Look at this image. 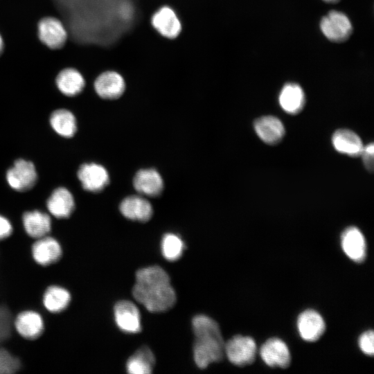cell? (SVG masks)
Returning <instances> with one entry per match:
<instances>
[{"label": "cell", "mask_w": 374, "mask_h": 374, "mask_svg": "<svg viewBox=\"0 0 374 374\" xmlns=\"http://www.w3.org/2000/svg\"><path fill=\"white\" fill-rule=\"evenodd\" d=\"M134 298L152 312L166 311L176 301L175 290L166 271L159 266H150L137 271L132 289Z\"/></svg>", "instance_id": "1"}, {"label": "cell", "mask_w": 374, "mask_h": 374, "mask_svg": "<svg viewBox=\"0 0 374 374\" xmlns=\"http://www.w3.org/2000/svg\"><path fill=\"white\" fill-rule=\"evenodd\" d=\"M195 335L193 357L196 365L205 368L220 361L224 353V343L218 324L211 318L199 314L192 321Z\"/></svg>", "instance_id": "2"}, {"label": "cell", "mask_w": 374, "mask_h": 374, "mask_svg": "<svg viewBox=\"0 0 374 374\" xmlns=\"http://www.w3.org/2000/svg\"><path fill=\"white\" fill-rule=\"evenodd\" d=\"M37 36L44 46L53 51L62 48L69 40V33L64 22L52 15L42 17L38 20Z\"/></svg>", "instance_id": "3"}, {"label": "cell", "mask_w": 374, "mask_h": 374, "mask_svg": "<svg viewBox=\"0 0 374 374\" xmlns=\"http://www.w3.org/2000/svg\"><path fill=\"white\" fill-rule=\"evenodd\" d=\"M92 87L96 96L105 100L121 98L126 89L123 77L114 70H105L100 73L93 81Z\"/></svg>", "instance_id": "4"}, {"label": "cell", "mask_w": 374, "mask_h": 374, "mask_svg": "<svg viewBox=\"0 0 374 374\" xmlns=\"http://www.w3.org/2000/svg\"><path fill=\"white\" fill-rule=\"evenodd\" d=\"M6 179L12 189L17 191H26L35 186L37 173L33 162L19 159L8 169Z\"/></svg>", "instance_id": "5"}, {"label": "cell", "mask_w": 374, "mask_h": 374, "mask_svg": "<svg viewBox=\"0 0 374 374\" xmlns=\"http://www.w3.org/2000/svg\"><path fill=\"white\" fill-rule=\"evenodd\" d=\"M320 28L329 40L343 42L348 39L353 32L352 24L343 12L332 10L320 21Z\"/></svg>", "instance_id": "6"}, {"label": "cell", "mask_w": 374, "mask_h": 374, "mask_svg": "<svg viewBox=\"0 0 374 374\" xmlns=\"http://www.w3.org/2000/svg\"><path fill=\"white\" fill-rule=\"evenodd\" d=\"M256 350V344L249 337L235 336L224 344V353L227 358L237 366L252 363L255 359Z\"/></svg>", "instance_id": "7"}, {"label": "cell", "mask_w": 374, "mask_h": 374, "mask_svg": "<svg viewBox=\"0 0 374 374\" xmlns=\"http://www.w3.org/2000/svg\"><path fill=\"white\" fill-rule=\"evenodd\" d=\"M152 28L163 37L176 38L181 30V21L175 11L168 6L159 7L151 16Z\"/></svg>", "instance_id": "8"}, {"label": "cell", "mask_w": 374, "mask_h": 374, "mask_svg": "<svg viewBox=\"0 0 374 374\" xmlns=\"http://www.w3.org/2000/svg\"><path fill=\"white\" fill-rule=\"evenodd\" d=\"M57 90L63 96L74 98L80 95L86 87V80L76 68L66 66L60 69L54 80Z\"/></svg>", "instance_id": "9"}, {"label": "cell", "mask_w": 374, "mask_h": 374, "mask_svg": "<svg viewBox=\"0 0 374 374\" xmlns=\"http://www.w3.org/2000/svg\"><path fill=\"white\" fill-rule=\"evenodd\" d=\"M77 176L82 188L89 192H100L109 182L107 170L102 165L96 163L82 164L78 170Z\"/></svg>", "instance_id": "10"}, {"label": "cell", "mask_w": 374, "mask_h": 374, "mask_svg": "<svg viewBox=\"0 0 374 374\" xmlns=\"http://www.w3.org/2000/svg\"><path fill=\"white\" fill-rule=\"evenodd\" d=\"M31 255L36 263L48 266L60 259L62 249L57 240L47 235L36 239L31 246Z\"/></svg>", "instance_id": "11"}, {"label": "cell", "mask_w": 374, "mask_h": 374, "mask_svg": "<svg viewBox=\"0 0 374 374\" xmlns=\"http://www.w3.org/2000/svg\"><path fill=\"white\" fill-rule=\"evenodd\" d=\"M13 326L17 333L26 339H35L44 329L42 315L36 311L28 310L19 312L13 321Z\"/></svg>", "instance_id": "12"}, {"label": "cell", "mask_w": 374, "mask_h": 374, "mask_svg": "<svg viewBox=\"0 0 374 374\" xmlns=\"http://www.w3.org/2000/svg\"><path fill=\"white\" fill-rule=\"evenodd\" d=\"M260 355L264 362L271 367L286 368L291 356L286 344L277 338L268 339L260 348Z\"/></svg>", "instance_id": "13"}, {"label": "cell", "mask_w": 374, "mask_h": 374, "mask_svg": "<svg viewBox=\"0 0 374 374\" xmlns=\"http://www.w3.org/2000/svg\"><path fill=\"white\" fill-rule=\"evenodd\" d=\"M115 321L118 327L128 333L141 331V317L136 306L128 301L118 302L114 306Z\"/></svg>", "instance_id": "14"}, {"label": "cell", "mask_w": 374, "mask_h": 374, "mask_svg": "<svg viewBox=\"0 0 374 374\" xmlns=\"http://www.w3.org/2000/svg\"><path fill=\"white\" fill-rule=\"evenodd\" d=\"M48 212L57 219L69 217L74 211L75 200L69 190L64 187L55 188L46 201Z\"/></svg>", "instance_id": "15"}, {"label": "cell", "mask_w": 374, "mask_h": 374, "mask_svg": "<svg viewBox=\"0 0 374 374\" xmlns=\"http://www.w3.org/2000/svg\"><path fill=\"white\" fill-rule=\"evenodd\" d=\"M297 327L300 336L307 341H315L325 331V322L322 317L312 310L302 312L297 321Z\"/></svg>", "instance_id": "16"}, {"label": "cell", "mask_w": 374, "mask_h": 374, "mask_svg": "<svg viewBox=\"0 0 374 374\" xmlns=\"http://www.w3.org/2000/svg\"><path fill=\"white\" fill-rule=\"evenodd\" d=\"M258 137L265 143L274 145L278 143L285 135L282 122L273 116H265L257 118L253 123Z\"/></svg>", "instance_id": "17"}, {"label": "cell", "mask_w": 374, "mask_h": 374, "mask_svg": "<svg viewBox=\"0 0 374 374\" xmlns=\"http://www.w3.org/2000/svg\"><path fill=\"white\" fill-rule=\"evenodd\" d=\"M119 209L126 218L139 222L149 220L153 213L150 203L146 199L137 195L125 197L121 202Z\"/></svg>", "instance_id": "18"}, {"label": "cell", "mask_w": 374, "mask_h": 374, "mask_svg": "<svg viewBox=\"0 0 374 374\" xmlns=\"http://www.w3.org/2000/svg\"><path fill=\"white\" fill-rule=\"evenodd\" d=\"M22 224L27 235L37 239L47 235L51 231V218L48 214L39 210L25 212Z\"/></svg>", "instance_id": "19"}, {"label": "cell", "mask_w": 374, "mask_h": 374, "mask_svg": "<svg viewBox=\"0 0 374 374\" xmlns=\"http://www.w3.org/2000/svg\"><path fill=\"white\" fill-rule=\"evenodd\" d=\"M133 185L138 193L150 197L159 195L163 188L161 176L152 168L139 170L134 177Z\"/></svg>", "instance_id": "20"}, {"label": "cell", "mask_w": 374, "mask_h": 374, "mask_svg": "<svg viewBox=\"0 0 374 374\" xmlns=\"http://www.w3.org/2000/svg\"><path fill=\"white\" fill-rule=\"evenodd\" d=\"M341 247L346 255L353 261L360 262L365 258L366 241L357 228L351 226L343 232Z\"/></svg>", "instance_id": "21"}, {"label": "cell", "mask_w": 374, "mask_h": 374, "mask_svg": "<svg viewBox=\"0 0 374 374\" xmlns=\"http://www.w3.org/2000/svg\"><path fill=\"white\" fill-rule=\"evenodd\" d=\"M332 143L337 152L354 157L360 156L364 148L359 136L346 129L335 131L332 136Z\"/></svg>", "instance_id": "22"}, {"label": "cell", "mask_w": 374, "mask_h": 374, "mask_svg": "<svg viewBox=\"0 0 374 374\" xmlns=\"http://www.w3.org/2000/svg\"><path fill=\"white\" fill-rule=\"evenodd\" d=\"M279 104L287 113H299L305 104V95L303 89L296 83H287L282 88L279 97Z\"/></svg>", "instance_id": "23"}, {"label": "cell", "mask_w": 374, "mask_h": 374, "mask_svg": "<svg viewBox=\"0 0 374 374\" xmlns=\"http://www.w3.org/2000/svg\"><path fill=\"white\" fill-rule=\"evenodd\" d=\"M71 295L64 287L53 285L48 286L42 296V304L51 313L64 311L69 305Z\"/></svg>", "instance_id": "24"}, {"label": "cell", "mask_w": 374, "mask_h": 374, "mask_svg": "<svg viewBox=\"0 0 374 374\" xmlns=\"http://www.w3.org/2000/svg\"><path fill=\"white\" fill-rule=\"evenodd\" d=\"M53 130L60 136L70 138L77 131L76 118L69 109L61 108L54 110L49 118Z\"/></svg>", "instance_id": "25"}, {"label": "cell", "mask_w": 374, "mask_h": 374, "mask_svg": "<svg viewBox=\"0 0 374 374\" xmlns=\"http://www.w3.org/2000/svg\"><path fill=\"white\" fill-rule=\"evenodd\" d=\"M154 362L152 352L148 347H142L129 358L126 368L131 374H149L152 371Z\"/></svg>", "instance_id": "26"}, {"label": "cell", "mask_w": 374, "mask_h": 374, "mask_svg": "<svg viewBox=\"0 0 374 374\" xmlns=\"http://www.w3.org/2000/svg\"><path fill=\"white\" fill-rule=\"evenodd\" d=\"M184 249V244L179 236L173 233L163 235L161 240V252L168 260L174 261L179 259Z\"/></svg>", "instance_id": "27"}, {"label": "cell", "mask_w": 374, "mask_h": 374, "mask_svg": "<svg viewBox=\"0 0 374 374\" xmlns=\"http://www.w3.org/2000/svg\"><path fill=\"white\" fill-rule=\"evenodd\" d=\"M19 368V362L8 350L0 348V374L12 373Z\"/></svg>", "instance_id": "28"}, {"label": "cell", "mask_w": 374, "mask_h": 374, "mask_svg": "<svg viewBox=\"0 0 374 374\" xmlns=\"http://www.w3.org/2000/svg\"><path fill=\"white\" fill-rule=\"evenodd\" d=\"M374 335L372 330L363 333L359 339V346L362 351L368 355L374 353Z\"/></svg>", "instance_id": "29"}, {"label": "cell", "mask_w": 374, "mask_h": 374, "mask_svg": "<svg viewBox=\"0 0 374 374\" xmlns=\"http://www.w3.org/2000/svg\"><path fill=\"white\" fill-rule=\"evenodd\" d=\"M11 324L10 313L3 308H0V341L10 335Z\"/></svg>", "instance_id": "30"}, {"label": "cell", "mask_w": 374, "mask_h": 374, "mask_svg": "<svg viewBox=\"0 0 374 374\" xmlns=\"http://www.w3.org/2000/svg\"><path fill=\"white\" fill-rule=\"evenodd\" d=\"M373 154H374V145L373 143L368 144L363 148L361 155L366 168L372 171L373 169Z\"/></svg>", "instance_id": "31"}, {"label": "cell", "mask_w": 374, "mask_h": 374, "mask_svg": "<svg viewBox=\"0 0 374 374\" xmlns=\"http://www.w3.org/2000/svg\"><path fill=\"white\" fill-rule=\"evenodd\" d=\"M13 228L8 218L0 214V240L8 238L12 233Z\"/></svg>", "instance_id": "32"}, {"label": "cell", "mask_w": 374, "mask_h": 374, "mask_svg": "<svg viewBox=\"0 0 374 374\" xmlns=\"http://www.w3.org/2000/svg\"><path fill=\"white\" fill-rule=\"evenodd\" d=\"M5 44L3 38L0 33V56L2 55L4 51Z\"/></svg>", "instance_id": "33"}, {"label": "cell", "mask_w": 374, "mask_h": 374, "mask_svg": "<svg viewBox=\"0 0 374 374\" xmlns=\"http://www.w3.org/2000/svg\"><path fill=\"white\" fill-rule=\"evenodd\" d=\"M326 2H328V3H337L338 2L339 0H323Z\"/></svg>", "instance_id": "34"}]
</instances>
